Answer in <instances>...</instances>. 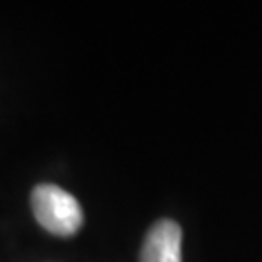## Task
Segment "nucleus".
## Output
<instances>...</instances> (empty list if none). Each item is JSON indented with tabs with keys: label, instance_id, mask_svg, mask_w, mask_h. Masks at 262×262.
<instances>
[{
	"label": "nucleus",
	"instance_id": "1",
	"mask_svg": "<svg viewBox=\"0 0 262 262\" xmlns=\"http://www.w3.org/2000/svg\"><path fill=\"white\" fill-rule=\"evenodd\" d=\"M31 210L41 227L56 237H72L84 224L80 202L56 185H37L31 192Z\"/></svg>",
	"mask_w": 262,
	"mask_h": 262
},
{
	"label": "nucleus",
	"instance_id": "2",
	"mask_svg": "<svg viewBox=\"0 0 262 262\" xmlns=\"http://www.w3.org/2000/svg\"><path fill=\"white\" fill-rule=\"evenodd\" d=\"M183 231L173 220H161L150 227L140 251V262H181Z\"/></svg>",
	"mask_w": 262,
	"mask_h": 262
}]
</instances>
